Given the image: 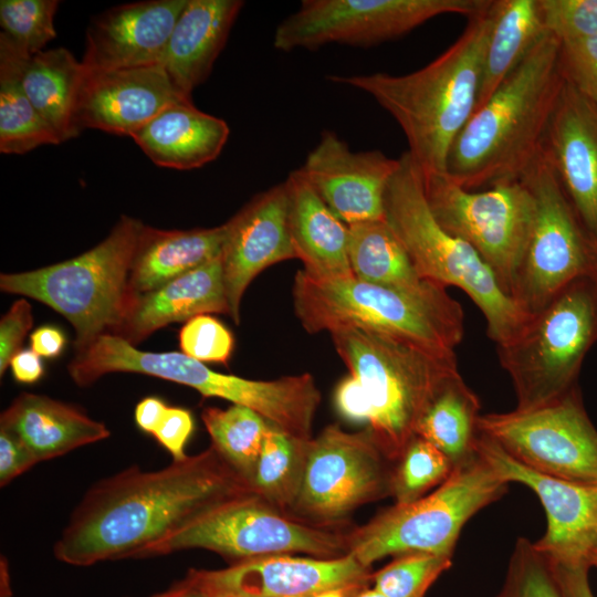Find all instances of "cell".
I'll use <instances>...</instances> for the list:
<instances>
[{
    "instance_id": "cell-1",
    "label": "cell",
    "mask_w": 597,
    "mask_h": 597,
    "mask_svg": "<svg viewBox=\"0 0 597 597\" xmlns=\"http://www.w3.org/2000/svg\"><path fill=\"white\" fill-rule=\"evenodd\" d=\"M252 492L212 446L156 471L129 467L85 492L54 556L73 566L143 558L202 514Z\"/></svg>"
},
{
    "instance_id": "cell-2",
    "label": "cell",
    "mask_w": 597,
    "mask_h": 597,
    "mask_svg": "<svg viewBox=\"0 0 597 597\" xmlns=\"http://www.w3.org/2000/svg\"><path fill=\"white\" fill-rule=\"evenodd\" d=\"M561 42L549 33L533 46L455 137L446 174L480 190L521 180L543 149L565 82Z\"/></svg>"
},
{
    "instance_id": "cell-3",
    "label": "cell",
    "mask_w": 597,
    "mask_h": 597,
    "mask_svg": "<svg viewBox=\"0 0 597 597\" xmlns=\"http://www.w3.org/2000/svg\"><path fill=\"white\" fill-rule=\"evenodd\" d=\"M492 23L493 0L483 13L469 18L452 45L417 71L328 78L363 91L392 116L423 176L446 172L449 150L475 109Z\"/></svg>"
},
{
    "instance_id": "cell-4",
    "label": "cell",
    "mask_w": 597,
    "mask_h": 597,
    "mask_svg": "<svg viewBox=\"0 0 597 597\" xmlns=\"http://www.w3.org/2000/svg\"><path fill=\"white\" fill-rule=\"evenodd\" d=\"M294 312L310 334L358 327L452 357L464 333L463 310L446 287L427 281L415 290L377 285L355 276L321 280L297 271Z\"/></svg>"
},
{
    "instance_id": "cell-5",
    "label": "cell",
    "mask_w": 597,
    "mask_h": 597,
    "mask_svg": "<svg viewBox=\"0 0 597 597\" xmlns=\"http://www.w3.org/2000/svg\"><path fill=\"white\" fill-rule=\"evenodd\" d=\"M385 219L407 250L419 276L462 290L480 308L486 334L500 345L524 324L527 314L505 293L490 265L465 241L443 229L428 206L423 177L408 151L385 195Z\"/></svg>"
},
{
    "instance_id": "cell-6",
    "label": "cell",
    "mask_w": 597,
    "mask_h": 597,
    "mask_svg": "<svg viewBox=\"0 0 597 597\" xmlns=\"http://www.w3.org/2000/svg\"><path fill=\"white\" fill-rule=\"evenodd\" d=\"M333 345L366 392L368 428L394 463L416 434L417 423L442 385L459 373L457 357L358 327L328 332Z\"/></svg>"
},
{
    "instance_id": "cell-7",
    "label": "cell",
    "mask_w": 597,
    "mask_h": 597,
    "mask_svg": "<svg viewBox=\"0 0 597 597\" xmlns=\"http://www.w3.org/2000/svg\"><path fill=\"white\" fill-rule=\"evenodd\" d=\"M144 223L122 216L91 250L38 270L1 273L0 290L36 300L66 318L74 347L85 349L121 324L133 294L129 274Z\"/></svg>"
},
{
    "instance_id": "cell-8",
    "label": "cell",
    "mask_w": 597,
    "mask_h": 597,
    "mask_svg": "<svg viewBox=\"0 0 597 597\" xmlns=\"http://www.w3.org/2000/svg\"><path fill=\"white\" fill-rule=\"evenodd\" d=\"M597 342V275L561 289L521 328L496 345L519 410L545 406L577 385L584 359Z\"/></svg>"
},
{
    "instance_id": "cell-9",
    "label": "cell",
    "mask_w": 597,
    "mask_h": 597,
    "mask_svg": "<svg viewBox=\"0 0 597 597\" xmlns=\"http://www.w3.org/2000/svg\"><path fill=\"white\" fill-rule=\"evenodd\" d=\"M507 485L476 452L454 467L430 494L411 503L394 504L348 531V553L366 567L386 556L407 553L452 557L465 523L502 498Z\"/></svg>"
},
{
    "instance_id": "cell-10",
    "label": "cell",
    "mask_w": 597,
    "mask_h": 597,
    "mask_svg": "<svg viewBox=\"0 0 597 597\" xmlns=\"http://www.w3.org/2000/svg\"><path fill=\"white\" fill-rule=\"evenodd\" d=\"M201 548L231 564L256 557L302 553L334 558L348 554V531L314 525L280 511L255 492L202 514L151 547L145 557Z\"/></svg>"
},
{
    "instance_id": "cell-11",
    "label": "cell",
    "mask_w": 597,
    "mask_h": 597,
    "mask_svg": "<svg viewBox=\"0 0 597 597\" xmlns=\"http://www.w3.org/2000/svg\"><path fill=\"white\" fill-rule=\"evenodd\" d=\"M521 180L532 193L534 220L511 297L530 315L573 280L597 275V245L578 220L543 149Z\"/></svg>"
},
{
    "instance_id": "cell-12",
    "label": "cell",
    "mask_w": 597,
    "mask_h": 597,
    "mask_svg": "<svg viewBox=\"0 0 597 597\" xmlns=\"http://www.w3.org/2000/svg\"><path fill=\"white\" fill-rule=\"evenodd\" d=\"M422 177L434 219L482 256L511 297L534 220V200L527 186L516 180L469 190L446 172Z\"/></svg>"
},
{
    "instance_id": "cell-13",
    "label": "cell",
    "mask_w": 597,
    "mask_h": 597,
    "mask_svg": "<svg viewBox=\"0 0 597 597\" xmlns=\"http://www.w3.org/2000/svg\"><path fill=\"white\" fill-rule=\"evenodd\" d=\"M392 464L369 428L350 432L328 425L307 442L303 480L290 514L342 528L356 509L390 495Z\"/></svg>"
},
{
    "instance_id": "cell-14",
    "label": "cell",
    "mask_w": 597,
    "mask_h": 597,
    "mask_svg": "<svg viewBox=\"0 0 597 597\" xmlns=\"http://www.w3.org/2000/svg\"><path fill=\"white\" fill-rule=\"evenodd\" d=\"M478 431L533 471L597 486V429L578 386L535 409L480 415Z\"/></svg>"
},
{
    "instance_id": "cell-15",
    "label": "cell",
    "mask_w": 597,
    "mask_h": 597,
    "mask_svg": "<svg viewBox=\"0 0 597 597\" xmlns=\"http://www.w3.org/2000/svg\"><path fill=\"white\" fill-rule=\"evenodd\" d=\"M492 0H304L282 20L273 46L282 52L331 43L371 46L397 39L442 14L468 19Z\"/></svg>"
},
{
    "instance_id": "cell-16",
    "label": "cell",
    "mask_w": 597,
    "mask_h": 597,
    "mask_svg": "<svg viewBox=\"0 0 597 597\" xmlns=\"http://www.w3.org/2000/svg\"><path fill=\"white\" fill-rule=\"evenodd\" d=\"M188 575L200 589L229 597H313L328 589L354 595L373 579L371 567L350 553L334 558L271 555Z\"/></svg>"
},
{
    "instance_id": "cell-17",
    "label": "cell",
    "mask_w": 597,
    "mask_h": 597,
    "mask_svg": "<svg viewBox=\"0 0 597 597\" xmlns=\"http://www.w3.org/2000/svg\"><path fill=\"white\" fill-rule=\"evenodd\" d=\"M475 451L505 481L526 485L540 499L547 525L544 535L534 542L535 546L555 561L587 563L588 548L597 535V486L533 471L479 431Z\"/></svg>"
},
{
    "instance_id": "cell-18",
    "label": "cell",
    "mask_w": 597,
    "mask_h": 597,
    "mask_svg": "<svg viewBox=\"0 0 597 597\" xmlns=\"http://www.w3.org/2000/svg\"><path fill=\"white\" fill-rule=\"evenodd\" d=\"M399 158L380 150L354 151L323 130L300 168L327 207L347 226L385 219V195Z\"/></svg>"
},
{
    "instance_id": "cell-19",
    "label": "cell",
    "mask_w": 597,
    "mask_h": 597,
    "mask_svg": "<svg viewBox=\"0 0 597 597\" xmlns=\"http://www.w3.org/2000/svg\"><path fill=\"white\" fill-rule=\"evenodd\" d=\"M226 226L222 273L230 317L238 325L241 301L250 283L266 268L296 259L285 182L258 193Z\"/></svg>"
},
{
    "instance_id": "cell-20",
    "label": "cell",
    "mask_w": 597,
    "mask_h": 597,
    "mask_svg": "<svg viewBox=\"0 0 597 597\" xmlns=\"http://www.w3.org/2000/svg\"><path fill=\"white\" fill-rule=\"evenodd\" d=\"M86 71V70H85ZM191 100L174 85L158 64L85 73L75 123L132 136L169 105Z\"/></svg>"
},
{
    "instance_id": "cell-21",
    "label": "cell",
    "mask_w": 597,
    "mask_h": 597,
    "mask_svg": "<svg viewBox=\"0 0 597 597\" xmlns=\"http://www.w3.org/2000/svg\"><path fill=\"white\" fill-rule=\"evenodd\" d=\"M543 151L583 228L597 245V105L566 78L545 133Z\"/></svg>"
},
{
    "instance_id": "cell-22",
    "label": "cell",
    "mask_w": 597,
    "mask_h": 597,
    "mask_svg": "<svg viewBox=\"0 0 597 597\" xmlns=\"http://www.w3.org/2000/svg\"><path fill=\"white\" fill-rule=\"evenodd\" d=\"M186 3L138 1L96 15L86 31L83 66L87 72H101L160 63Z\"/></svg>"
},
{
    "instance_id": "cell-23",
    "label": "cell",
    "mask_w": 597,
    "mask_h": 597,
    "mask_svg": "<svg viewBox=\"0 0 597 597\" xmlns=\"http://www.w3.org/2000/svg\"><path fill=\"white\" fill-rule=\"evenodd\" d=\"M202 314L230 316L221 255L155 290L133 295L113 335L137 346L159 328Z\"/></svg>"
},
{
    "instance_id": "cell-24",
    "label": "cell",
    "mask_w": 597,
    "mask_h": 597,
    "mask_svg": "<svg viewBox=\"0 0 597 597\" xmlns=\"http://www.w3.org/2000/svg\"><path fill=\"white\" fill-rule=\"evenodd\" d=\"M243 4L241 0H187L160 62L180 93L191 97L208 78Z\"/></svg>"
},
{
    "instance_id": "cell-25",
    "label": "cell",
    "mask_w": 597,
    "mask_h": 597,
    "mask_svg": "<svg viewBox=\"0 0 597 597\" xmlns=\"http://www.w3.org/2000/svg\"><path fill=\"white\" fill-rule=\"evenodd\" d=\"M284 182L291 240L303 270L321 280L354 276L348 259V226L327 207L300 168L291 171Z\"/></svg>"
},
{
    "instance_id": "cell-26",
    "label": "cell",
    "mask_w": 597,
    "mask_h": 597,
    "mask_svg": "<svg viewBox=\"0 0 597 597\" xmlns=\"http://www.w3.org/2000/svg\"><path fill=\"white\" fill-rule=\"evenodd\" d=\"M0 60L14 70L22 91L61 143L80 134L75 116L86 73L81 61L65 48L25 55L1 38Z\"/></svg>"
},
{
    "instance_id": "cell-27",
    "label": "cell",
    "mask_w": 597,
    "mask_h": 597,
    "mask_svg": "<svg viewBox=\"0 0 597 597\" xmlns=\"http://www.w3.org/2000/svg\"><path fill=\"white\" fill-rule=\"evenodd\" d=\"M0 428L15 434L39 462L111 436L103 422L76 406L32 392H21L1 412Z\"/></svg>"
},
{
    "instance_id": "cell-28",
    "label": "cell",
    "mask_w": 597,
    "mask_h": 597,
    "mask_svg": "<svg viewBox=\"0 0 597 597\" xmlns=\"http://www.w3.org/2000/svg\"><path fill=\"white\" fill-rule=\"evenodd\" d=\"M229 133L222 118L184 100L166 107L130 137L155 165L188 170L214 160Z\"/></svg>"
},
{
    "instance_id": "cell-29",
    "label": "cell",
    "mask_w": 597,
    "mask_h": 597,
    "mask_svg": "<svg viewBox=\"0 0 597 597\" xmlns=\"http://www.w3.org/2000/svg\"><path fill=\"white\" fill-rule=\"evenodd\" d=\"M226 233V223L191 230H160L144 224L130 268L132 294L155 290L217 259Z\"/></svg>"
},
{
    "instance_id": "cell-30",
    "label": "cell",
    "mask_w": 597,
    "mask_h": 597,
    "mask_svg": "<svg viewBox=\"0 0 597 597\" xmlns=\"http://www.w3.org/2000/svg\"><path fill=\"white\" fill-rule=\"evenodd\" d=\"M545 33L538 0L493 1V23L475 109L493 95Z\"/></svg>"
},
{
    "instance_id": "cell-31",
    "label": "cell",
    "mask_w": 597,
    "mask_h": 597,
    "mask_svg": "<svg viewBox=\"0 0 597 597\" xmlns=\"http://www.w3.org/2000/svg\"><path fill=\"white\" fill-rule=\"evenodd\" d=\"M480 400L460 373L439 389L422 416L416 434L437 447L457 467L475 455Z\"/></svg>"
},
{
    "instance_id": "cell-32",
    "label": "cell",
    "mask_w": 597,
    "mask_h": 597,
    "mask_svg": "<svg viewBox=\"0 0 597 597\" xmlns=\"http://www.w3.org/2000/svg\"><path fill=\"white\" fill-rule=\"evenodd\" d=\"M348 259L354 276L364 282L405 290L427 282L386 219L348 226Z\"/></svg>"
},
{
    "instance_id": "cell-33",
    "label": "cell",
    "mask_w": 597,
    "mask_h": 597,
    "mask_svg": "<svg viewBox=\"0 0 597 597\" xmlns=\"http://www.w3.org/2000/svg\"><path fill=\"white\" fill-rule=\"evenodd\" d=\"M308 440L291 437L271 426L251 481L259 496L289 514L301 489Z\"/></svg>"
},
{
    "instance_id": "cell-34",
    "label": "cell",
    "mask_w": 597,
    "mask_h": 597,
    "mask_svg": "<svg viewBox=\"0 0 597 597\" xmlns=\"http://www.w3.org/2000/svg\"><path fill=\"white\" fill-rule=\"evenodd\" d=\"M201 418L211 446L251 483L271 425L254 410L240 405L227 409L205 408Z\"/></svg>"
},
{
    "instance_id": "cell-35",
    "label": "cell",
    "mask_w": 597,
    "mask_h": 597,
    "mask_svg": "<svg viewBox=\"0 0 597 597\" xmlns=\"http://www.w3.org/2000/svg\"><path fill=\"white\" fill-rule=\"evenodd\" d=\"M61 140L22 91L14 70L0 60V151L22 155Z\"/></svg>"
},
{
    "instance_id": "cell-36",
    "label": "cell",
    "mask_w": 597,
    "mask_h": 597,
    "mask_svg": "<svg viewBox=\"0 0 597 597\" xmlns=\"http://www.w3.org/2000/svg\"><path fill=\"white\" fill-rule=\"evenodd\" d=\"M453 469L444 453L415 434L392 464L390 496L395 504L411 503L443 483Z\"/></svg>"
},
{
    "instance_id": "cell-37",
    "label": "cell",
    "mask_w": 597,
    "mask_h": 597,
    "mask_svg": "<svg viewBox=\"0 0 597 597\" xmlns=\"http://www.w3.org/2000/svg\"><path fill=\"white\" fill-rule=\"evenodd\" d=\"M56 0H1L0 38L25 55L40 51L56 36Z\"/></svg>"
},
{
    "instance_id": "cell-38",
    "label": "cell",
    "mask_w": 597,
    "mask_h": 597,
    "mask_svg": "<svg viewBox=\"0 0 597 597\" xmlns=\"http://www.w3.org/2000/svg\"><path fill=\"white\" fill-rule=\"evenodd\" d=\"M451 558L428 553L397 555L373 574L371 582L386 597H425L438 577L451 567Z\"/></svg>"
},
{
    "instance_id": "cell-39",
    "label": "cell",
    "mask_w": 597,
    "mask_h": 597,
    "mask_svg": "<svg viewBox=\"0 0 597 597\" xmlns=\"http://www.w3.org/2000/svg\"><path fill=\"white\" fill-rule=\"evenodd\" d=\"M493 597H563L547 556L525 537H519L502 588Z\"/></svg>"
},
{
    "instance_id": "cell-40",
    "label": "cell",
    "mask_w": 597,
    "mask_h": 597,
    "mask_svg": "<svg viewBox=\"0 0 597 597\" xmlns=\"http://www.w3.org/2000/svg\"><path fill=\"white\" fill-rule=\"evenodd\" d=\"M178 338L181 353L201 363L227 365L234 347L232 333L210 314L187 321Z\"/></svg>"
},
{
    "instance_id": "cell-41",
    "label": "cell",
    "mask_w": 597,
    "mask_h": 597,
    "mask_svg": "<svg viewBox=\"0 0 597 597\" xmlns=\"http://www.w3.org/2000/svg\"><path fill=\"white\" fill-rule=\"evenodd\" d=\"M547 33L561 43L597 35V0H538Z\"/></svg>"
},
{
    "instance_id": "cell-42",
    "label": "cell",
    "mask_w": 597,
    "mask_h": 597,
    "mask_svg": "<svg viewBox=\"0 0 597 597\" xmlns=\"http://www.w3.org/2000/svg\"><path fill=\"white\" fill-rule=\"evenodd\" d=\"M565 78L597 105V35L561 43Z\"/></svg>"
},
{
    "instance_id": "cell-43",
    "label": "cell",
    "mask_w": 597,
    "mask_h": 597,
    "mask_svg": "<svg viewBox=\"0 0 597 597\" xmlns=\"http://www.w3.org/2000/svg\"><path fill=\"white\" fill-rule=\"evenodd\" d=\"M33 325L32 307L25 298L17 300L0 321V376L21 350L25 335Z\"/></svg>"
},
{
    "instance_id": "cell-44",
    "label": "cell",
    "mask_w": 597,
    "mask_h": 597,
    "mask_svg": "<svg viewBox=\"0 0 597 597\" xmlns=\"http://www.w3.org/2000/svg\"><path fill=\"white\" fill-rule=\"evenodd\" d=\"M193 427V418L188 409L168 406L151 436L169 452L172 461H179L187 457L185 448Z\"/></svg>"
},
{
    "instance_id": "cell-45",
    "label": "cell",
    "mask_w": 597,
    "mask_h": 597,
    "mask_svg": "<svg viewBox=\"0 0 597 597\" xmlns=\"http://www.w3.org/2000/svg\"><path fill=\"white\" fill-rule=\"evenodd\" d=\"M39 461L12 432L0 428V485H8Z\"/></svg>"
},
{
    "instance_id": "cell-46",
    "label": "cell",
    "mask_w": 597,
    "mask_h": 597,
    "mask_svg": "<svg viewBox=\"0 0 597 597\" xmlns=\"http://www.w3.org/2000/svg\"><path fill=\"white\" fill-rule=\"evenodd\" d=\"M334 402L339 415L355 422H368L371 408L359 381L352 375L345 377L337 385L334 392Z\"/></svg>"
},
{
    "instance_id": "cell-47",
    "label": "cell",
    "mask_w": 597,
    "mask_h": 597,
    "mask_svg": "<svg viewBox=\"0 0 597 597\" xmlns=\"http://www.w3.org/2000/svg\"><path fill=\"white\" fill-rule=\"evenodd\" d=\"M548 559L563 597H595L589 585L590 566L587 563Z\"/></svg>"
},
{
    "instance_id": "cell-48",
    "label": "cell",
    "mask_w": 597,
    "mask_h": 597,
    "mask_svg": "<svg viewBox=\"0 0 597 597\" xmlns=\"http://www.w3.org/2000/svg\"><path fill=\"white\" fill-rule=\"evenodd\" d=\"M65 336L61 329L44 325L32 332L30 346L39 356L46 358L57 357L65 345Z\"/></svg>"
},
{
    "instance_id": "cell-49",
    "label": "cell",
    "mask_w": 597,
    "mask_h": 597,
    "mask_svg": "<svg viewBox=\"0 0 597 597\" xmlns=\"http://www.w3.org/2000/svg\"><path fill=\"white\" fill-rule=\"evenodd\" d=\"M14 379L23 384L38 381L44 373L41 356L34 350L21 349L10 363Z\"/></svg>"
},
{
    "instance_id": "cell-50",
    "label": "cell",
    "mask_w": 597,
    "mask_h": 597,
    "mask_svg": "<svg viewBox=\"0 0 597 597\" xmlns=\"http://www.w3.org/2000/svg\"><path fill=\"white\" fill-rule=\"evenodd\" d=\"M168 405L157 397H146L135 407V422L137 427L151 434L163 417Z\"/></svg>"
},
{
    "instance_id": "cell-51",
    "label": "cell",
    "mask_w": 597,
    "mask_h": 597,
    "mask_svg": "<svg viewBox=\"0 0 597 597\" xmlns=\"http://www.w3.org/2000/svg\"><path fill=\"white\" fill-rule=\"evenodd\" d=\"M150 597H205L201 589L187 574L182 580L171 585L168 589L154 594Z\"/></svg>"
},
{
    "instance_id": "cell-52",
    "label": "cell",
    "mask_w": 597,
    "mask_h": 597,
    "mask_svg": "<svg viewBox=\"0 0 597 597\" xmlns=\"http://www.w3.org/2000/svg\"><path fill=\"white\" fill-rule=\"evenodd\" d=\"M0 597H12L10 575L7 558H0Z\"/></svg>"
},
{
    "instance_id": "cell-53",
    "label": "cell",
    "mask_w": 597,
    "mask_h": 597,
    "mask_svg": "<svg viewBox=\"0 0 597 597\" xmlns=\"http://www.w3.org/2000/svg\"><path fill=\"white\" fill-rule=\"evenodd\" d=\"M587 563L588 565L597 567V535L593 540L588 552H587Z\"/></svg>"
},
{
    "instance_id": "cell-54",
    "label": "cell",
    "mask_w": 597,
    "mask_h": 597,
    "mask_svg": "<svg viewBox=\"0 0 597 597\" xmlns=\"http://www.w3.org/2000/svg\"><path fill=\"white\" fill-rule=\"evenodd\" d=\"M353 595L344 589H328L314 595L313 597H352Z\"/></svg>"
},
{
    "instance_id": "cell-55",
    "label": "cell",
    "mask_w": 597,
    "mask_h": 597,
    "mask_svg": "<svg viewBox=\"0 0 597 597\" xmlns=\"http://www.w3.org/2000/svg\"><path fill=\"white\" fill-rule=\"evenodd\" d=\"M352 597H386V596L381 594L379 590H377L375 587L373 588L365 587L356 591Z\"/></svg>"
},
{
    "instance_id": "cell-56",
    "label": "cell",
    "mask_w": 597,
    "mask_h": 597,
    "mask_svg": "<svg viewBox=\"0 0 597 597\" xmlns=\"http://www.w3.org/2000/svg\"><path fill=\"white\" fill-rule=\"evenodd\" d=\"M201 591L203 593L205 597H229V596L220 595V594L212 593V591H206V590H202V589H201Z\"/></svg>"
},
{
    "instance_id": "cell-57",
    "label": "cell",
    "mask_w": 597,
    "mask_h": 597,
    "mask_svg": "<svg viewBox=\"0 0 597 597\" xmlns=\"http://www.w3.org/2000/svg\"><path fill=\"white\" fill-rule=\"evenodd\" d=\"M290 597H296V596H290Z\"/></svg>"
}]
</instances>
